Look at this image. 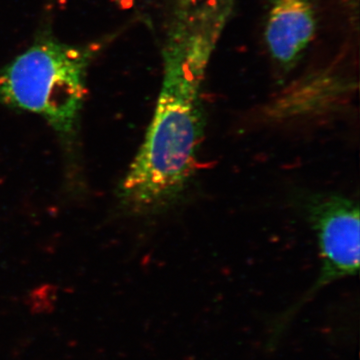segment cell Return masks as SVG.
I'll return each instance as SVG.
<instances>
[{
	"label": "cell",
	"instance_id": "cell-1",
	"mask_svg": "<svg viewBox=\"0 0 360 360\" xmlns=\"http://www.w3.org/2000/svg\"><path fill=\"white\" fill-rule=\"evenodd\" d=\"M184 25L167 45L155 115L118 191L134 214L174 205L195 174L205 136L201 86L222 25L206 14Z\"/></svg>",
	"mask_w": 360,
	"mask_h": 360
},
{
	"label": "cell",
	"instance_id": "cell-2",
	"mask_svg": "<svg viewBox=\"0 0 360 360\" xmlns=\"http://www.w3.org/2000/svg\"><path fill=\"white\" fill-rule=\"evenodd\" d=\"M94 51L44 37L0 68V103L41 116L66 146L77 139Z\"/></svg>",
	"mask_w": 360,
	"mask_h": 360
},
{
	"label": "cell",
	"instance_id": "cell-3",
	"mask_svg": "<svg viewBox=\"0 0 360 360\" xmlns=\"http://www.w3.org/2000/svg\"><path fill=\"white\" fill-rule=\"evenodd\" d=\"M309 217L316 234L321 262L312 293L359 271V206L340 194L317 196L310 201Z\"/></svg>",
	"mask_w": 360,
	"mask_h": 360
},
{
	"label": "cell",
	"instance_id": "cell-4",
	"mask_svg": "<svg viewBox=\"0 0 360 360\" xmlns=\"http://www.w3.org/2000/svg\"><path fill=\"white\" fill-rule=\"evenodd\" d=\"M315 30L311 0H274L265 26V42L274 60L290 66L312 41Z\"/></svg>",
	"mask_w": 360,
	"mask_h": 360
}]
</instances>
